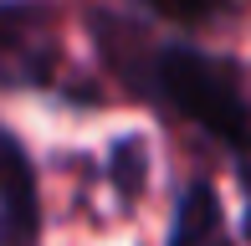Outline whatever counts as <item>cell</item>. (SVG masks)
Instances as JSON below:
<instances>
[{"label":"cell","instance_id":"obj_2","mask_svg":"<svg viewBox=\"0 0 251 246\" xmlns=\"http://www.w3.org/2000/svg\"><path fill=\"white\" fill-rule=\"evenodd\" d=\"M62 72L56 10L47 0H0V87L51 93Z\"/></svg>","mask_w":251,"mask_h":246},{"label":"cell","instance_id":"obj_3","mask_svg":"<svg viewBox=\"0 0 251 246\" xmlns=\"http://www.w3.org/2000/svg\"><path fill=\"white\" fill-rule=\"evenodd\" d=\"M41 236V190L26 144L0 128V246H36Z\"/></svg>","mask_w":251,"mask_h":246},{"label":"cell","instance_id":"obj_7","mask_svg":"<svg viewBox=\"0 0 251 246\" xmlns=\"http://www.w3.org/2000/svg\"><path fill=\"white\" fill-rule=\"evenodd\" d=\"M205 246H236V236H231V231H221V236H210Z\"/></svg>","mask_w":251,"mask_h":246},{"label":"cell","instance_id":"obj_6","mask_svg":"<svg viewBox=\"0 0 251 246\" xmlns=\"http://www.w3.org/2000/svg\"><path fill=\"white\" fill-rule=\"evenodd\" d=\"M154 16L175 21V26H210L231 10V0H144Z\"/></svg>","mask_w":251,"mask_h":246},{"label":"cell","instance_id":"obj_1","mask_svg":"<svg viewBox=\"0 0 251 246\" xmlns=\"http://www.w3.org/2000/svg\"><path fill=\"white\" fill-rule=\"evenodd\" d=\"M93 36H98L102 62L118 72V82L128 93L205 128L231 154V164L246 159L251 103H246V72L236 57L190 47V41H154L128 16H108V10L93 16Z\"/></svg>","mask_w":251,"mask_h":246},{"label":"cell","instance_id":"obj_4","mask_svg":"<svg viewBox=\"0 0 251 246\" xmlns=\"http://www.w3.org/2000/svg\"><path fill=\"white\" fill-rule=\"evenodd\" d=\"M226 231V210H221V195H215L210 180H195L179 195L175 205V221H169V241L164 246H205L210 236Z\"/></svg>","mask_w":251,"mask_h":246},{"label":"cell","instance_id":"obj_5","mask_svg":"<svg viewBox=\"0 0 251 246\" xmlns=\"http://www.w3.org/2000/svg\"><path fill=\"white\" fill-rule=\"evenodd\" d=\"M108 180L123 200H139L144 195V180H149V149L139 139H118L108 154Z\"/></svg>","mask_w":251,"mask_h":246}]
</instances>
